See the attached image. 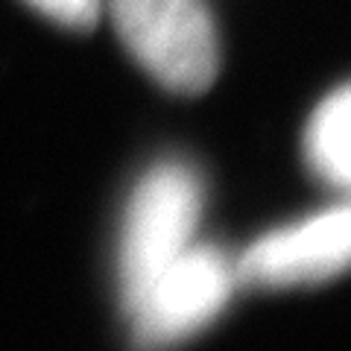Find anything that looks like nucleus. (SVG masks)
I'll return each mask as SVG.
<instances>
[{
  "label": "nucleus",
  "instance_id": "nucleus-1",
  "mask_svg": "<svg viewBox=\"0 0 351 351\" xmlns=\"http://www.w3.org/2000/svg\"><path fill=\"white\" fill-rule=\"evenodd\" d=\"M202 217V182L191 164L164 161L132 191L120 226L117 281L123 311L141 299L152 278L191 243Z\"/></svg>",
  "mask_w": 351,
  "mask_h": 351
},
{
  "label": "nucleus",
  "instance_id": "nucleus-2",
  "mask_svg": "<svg viewBox=\"0 0 351 351\" xmlns=\"http://www.w3.org/2000/svg\"><path fill=\"white\" fill-rule=\"evenodd\" d=\"M114 29L152 80L199 94L217 80L219 41L205 0H108Z\"/></svg>",
  "mask_w": 351,
  "mask_h": 351
},
{
  "label": "nucleus",
  "instance_id": "nucleus-3",
  "mask_svg": "<svg viewBox=\"0 0 351 351\" xmlns=\"http://www.w3.org/2000/svg\"><path fill=\"white\" fill-rule=\"evenodd\" d=\"M237 284L234 261L223 249L191 243L126 311L135 346L161 351L191 339L223 313Z\"/></svg>",
  "mask_w": 351,
  "mask_h": 351
},
{
  "label": "nucleus",
  "instance_id": "nucleus-4",
  "mask_svg": "<svg viewBox=\"0 0 351 351\" xmlns=\"http://www.w3.org/2000/svg\"><path fill=\"white\" fill-rule=\"evenodd\" d=\"M351 214L346 205L276 228L234 261L237 281L255 287H295L339 276L348 267Z\"/></svg>",
  "mask_w": 351,
  "mask_h": 351
},
{
  "label": "nucleus",
  "instance_id": "nucleus-5",
  "mask_svg": "<svg viewBox=\"0 0 351 351\" xmlns=\"http://www.w3.org/2000/svg\"><path fill=\"white\" fill-rule=\"evenodd\" d=\"M348 120H351V94L348 88H337L316 106L304 129V156L311 170L334 188H346L351 176L348 156Z\"/></svg>",
  "mask_w": 351,
  "mask_h": 351
},
{
  "label": "nucleus",
  "instance_id": "nucleus-6",
  "mask_svg": "<svg viewBox=\"0 0 351 351\" xmlns=\"http://www.w3.org/2000/svg\"><path fill=\"white\" fill-rule=\"evenodd\" d=\"M29 3L36 6L38 12H44L53 21H59V24H64V27L85 29V27L97 24L103 0H29Z\"/></svg>",
  "mask_w": 351,
  "mask_h": 351
}]
</instances>
